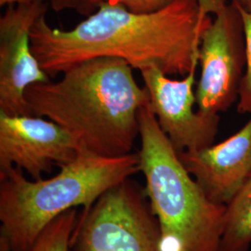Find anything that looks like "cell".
<instances>
[{
    "mask_svg": "<svg viewBox=\"0 0 251 251\" xmlns=\"http://www.w3.org/2000/svg\"><path fill=\"white\" fill-rule=\"evenodd\" d=\"M209 18L197 0H174L144 14L104 2L71 30L52 28L41 16L32 28L31 46L50 76L100 57L122 59L139 71L156 67L185 76L199 64L200 35Z\"/></svg>",
    "mask_w": 251,
    "mask_h": 251,
    "instance_id": "obj_1",
    "label": "cell"
},
{
    "mask_svg": "<svg viewBox=\"0 0 251 251\" xmlns=\"http://www.w3.org/2000/svg\"><path fill=\"white\" fill-rule=\"evenodd\" d=\"M132 70L122 59H90L67 69L59 80L29 86L25 99L32 115L63 126L82 151L125 155L140 136V109L149 103Z\"/></svg>",
    "mask_w": 251,
    "mask_h": 251,
    "instance_id": "obj_2",
    "label": "cell"
},
{
    "mask_svg": "<svg viewBox=\"0 0 251 251\" xmlns=\"http://www.w3.org/2000/svg\"><path fill=\"white\" fill-rule=\"evenodd\" d=\"M139 172V152L107 157L88 151L49 179H27L16 167L0 171V238L10 251H28L56 218L77 206L89 209L108 190Z\"/></svg>",
    "mask_w": 251,
    "mask_h": 251,
    "instance_id": "obj_3",
    "label": "cell"
},
{
    "mask_svg": "<svg viewBox=\"0 0 251 251\" xmlns=\"http://www.w3.org/2000/svg\"><path fill=\"white\" fill-rule=\"evenodd\" d=\"M141 172L160 230L162 251H219L226 208L207 198L163 132L149 104L140 109Z\"/></svg>",
    "mask_w": 251,
    "mask_h": 251,
    "instance_id": "obj_4",
    "label": "cell"
},
{
    "mask_svg": "<svg viewBox=\"0 0 251 251\" xmlns=\"http://www.w3.org/2000/svg\"><path fill=\"white\" fill-rule=\"evenodd\" d=\"M160 242L145 190L129 178L78 217L70 251H162Z\"/></svg>",
    "mask_w": 251,
    "mask_h": 251,
    "instance_id": "obj_5",
    "label": "cell"
},
{
    "mask_svg": "<svg viewBox=\"0 0 251 251\" xmlns=\"http://www.w3.org/2000/svg\"><path fill=\"white\" fill-rule=\"evenodd\" d=\"M210 17L200 35L201 75L196 91L198 110L207 115L227 111L238 100L246 65V41L238 10L226 0H197Z\"/></svg>",
    "mask_w": 251,
    "mask_h": 251,
    "instance_id": "obj_6",
    "label": "cell"
},
{
    "mask_svg": "<svg viewBox=\"0 0 251 251\" xmlns=\"http://www.w3.org/2000/svg\"><path fill=\"white\" fill-rule=\"evenodd\" d=\"M47 9L44 2L12 4L0 18V112L6 115H32L28 87L50 80L31 46L32 28Z\"/></svg>",
    "mask_w": 251,
    "mask_h": 251,
    "instance_id": "obj_7",
    "label": "cell"
},
{
    "mask_svg": "<svg viewBox=\"0 0 251 251\" xmlns=\"http://www.w3.org/2000/svg\"><path fill=\"white\" fill-rule=\"evenodd\" d=\"M198 67L182 79H171L156 67L141 71L149 107L178 152L197 151L214 144L221 117L195 111L194 86Z\"/></svg>",
    "mask_w": 251,
    "mask_h": 251,
    "instance_id": "obj_8",
    "label": "cell"
},
{
    "mask_svg": "<svg viewBox=\"0 0 251 251\" xmlns=\"http://www.w3.org/2000/svg\"><path fill=\"white\" fill-rule=\"evenodd\" d=\"M81 151L72 135L50 119L0 112V171L16 167L40 179L53 166L74 161Z\"/></svg>",
    "mask_w": 251,
    "mask_h": 251,
    "instance_id": "obj_9",
    "label": "cell"
},
{
    "mask_svg": "<svg viewBox=\"0 0 251 251\" xmlns=\"http://www.w3.org/2000/svg\"><path fill=\"white\" fill-rule=\"evenodd\" d=\"M178 153L206 197L227 206L251 174V118L220 144Z\"/></svg>",
    "mask_w": 251,
    "mask_h": 251,
    "instance_id": "obj_10",
    "label": "cell"
},
{
    "mask_svg": "<svg viewBox=\"0 0 251 251\" xmlns=\"http://www.w3.org/2000/svg\"><path fill=\"white\" fill-rule=\"evenodd\" d=\"M226 206L219 251H248L251 246V174Z\"/></svg>",
    "mask_w": 251,
    "mask_h": 251,
    "instance_id": "obj_11",
    "label": "cell"
},
{
    "mask_svg": "<svg viewBox=\"0 0 251 251\" xmlns=\"http://www.w3.org/2000/svg\"><path fill=\"white\" fill-rule=\"evenodd\" d=\"M78 217L76 208H73L56 218L38 235L28 251H70ZM0 251H10L2 238H0Z\"/></svg>",
    "mask_w": 251,
    "mask_h": 251,
    "instance_id": "obj_12",
    "label": "cell"
},
{
    "mask_svg": "<svg viewBox=\"0 0 251 251\" xmlns=\"http://www.w3.org/2000/svg\"><path fill=\"white\" fill-rule=\"evenodd\" d=\"M242 19L246 41V71L243 75L236 110L239 114L251 113V13L233 1Z\"/></svg>",
    "mask_w": 251,
    "mask_h": 251,
    "instance_id": "obj_13",
    "label": "cell"
},
{
    "mask_svg": "<svg viewBox=\"0 0 251 251\" xmlns=\"http://www.w3.org/2000/svg\"><path fill=\"white\" fill-rule=\"evenodd\" d=\"M174 0H80V6L77 11L83 14H89L100 3H113L124 6L135 13H152L170 5Z\"/></svg>",
    "mask_w": 251,
    "mask_h": 251,
    "instance_id": "obj_14",
    "label": "cell"
},
{
    "mask_svg": "<svg viewBox=\"0 0 251 251\" xmlns=\"http://www.w3.org/2000/svg\"><path fill=\"white\" fill-rule=\"evenodd\" d=\"M30 2H44L49 3L55 11H62L64 9H75L78 10L80 0H0V6H9L12 4L30 3Z\"/></svg>",
    "mask_w": 251,
    "mask_h": 251,
    "instance_id": "obj_15",
    "label": "cell"
},
{
    "mask_svg": "<svg viewBox=\"0 0 251 251\" xmlns=\"http://www.w3.org/2000/svg\"><path fill=\"white\" fill-rule=\"evenodd\" d=\"M236 2L238 5H240L243 9L248 10L251 13V0H233Z\"/></svg>",
    "mask_w": 251,
    "mask_h": 251,
    "instance_id": "obj_16",
    "label": "cell"
}]
</instances>
